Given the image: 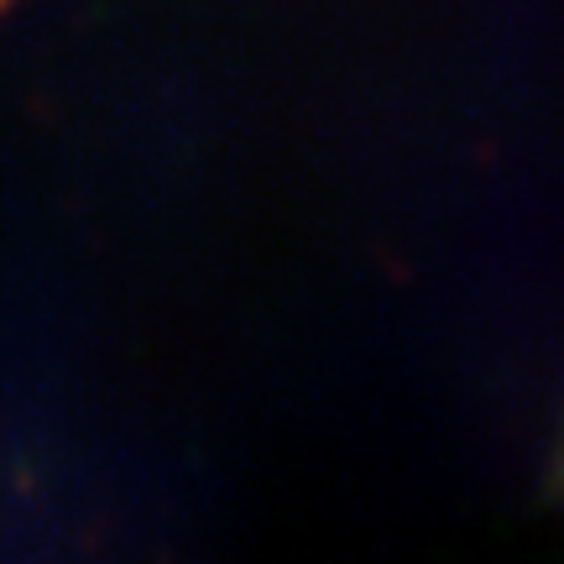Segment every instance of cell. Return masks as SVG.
Here are the masks:
<instances>
[{"label": "cell", "mask_w": 564, "mask_h": 564, "mask_svg": "<svg viewBox=\"0 0 564 564\" xmlns=\"http://www.w3.org/2000/svg\"><path fill=\"white\" fill-rule=\"evenodd\" d=\"M0 6H6V0H0Z\"/></svg>", "instance_id": "cell-1"}]
</instances>
